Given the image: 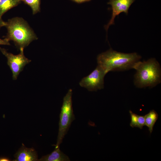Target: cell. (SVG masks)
<instances>
[{
  "label": "cell",
  "instance_id": "1",
  "mask_svg": "<svg viewBox=\"0 0 161 161\" xmlns=\"http://www.w3.org/2000/svg\"><path fill=\"white\" fill-rule=\"evenodd\" d=\"M141 57L136 52L125 53L110 49L99 54L97 57L98 65L106 74L113 71H121L133 69Z\"/></svg>",
  "mask_w": 161,
  "mask_h": 161
},
{
  "label": "cell",
  "instance_id": "2",
  "mask_svg": "<svg viewBox=\"0 0 161 161\" xmlns=\"http://www.w3.org/2000/svg\"><path fill=\"white\" fill-rule=\"evenodd\" d=\"M133 69L136 72L134 83L139 88L153 87L160 83L161 68L160 64L154 58L147 61L137 62Z\"/></svg>",
  "mask_w": 161,
  "mask_h": 161
},
{
  "label": "cell",
  "instance_id": "3",
  "mask_svg": "<svg viewBox=\"0 0 161 161\" xmlns=\"http://www.w3.org/2000/svg\"><path fill=\"white\" fill-rule=\"evenodd\" d=\"M5 26L7 30L6 38L13 41L19 49H24L38 39L27 23L21 18L15 17L9 20Z\"/></svg>",
  "mask_w": 161,
  "mask_h": 161
},
{
  "label": "cell",
  "instance_id": "4",
  "mask_svg": "<svg viewBox=\"0 0 161 161\" xmlns=\"http://www.w3.org/2000/svg\"><path fill=\"white\" fill-rule=\"evenodd\" d=\"M72 91L69 89L63 98L60 114L59 130L55 147H59L72 122L75 119L72 106Z\"/></svg>",
  "mask_w": 161,
  "mask_h": 161
},
{
  "label": "cell",
  "instance_id": "5",
  "mask_svg": "<svg viewBox=\"0 0 161 161\" xmlns=\"http://www.w3.org/2000/svg\"><path fill=\"white\" fill-rule=\"evenodd\" d=\"M24 49L23 48L20 49V53L15 55L8 52L6 49L0 47L1 52L7 58V64L12 72L14 80L17 79L19 74L23 70L24 66L31 61L24 56Z\"/></svg>",
  "mask_w": 161,
  "mask_h": 161
},
{
  "label": "cell",
  "instance_id": "6",
  "mask_svg": "<svg viewBox=\"0 0 161 161\" xmlns=\"http://www.w3.org/2000/svg\"><path fill=\"white\" fill-rule=\"evenodd\" d=\"M106 74L97 66L89 75L83 78L79 84L90 91L103 89L104 86V78Z\"/></svg>",
  "mask_w": 161,
  "mask_h": 161
},
{
  "label": "cell",
  "instance_id": "7",
  "mask_svg": "<svg viewBox=\"0 0 161 161\" xmlns=\"http://www.w3.org/2000/svg\"><path fill=\"white\" fill-rule=\"evenodd\" d=\"M135 0H109L108 4L111 6L112 14L109 22L104 26L106 31L110 26L114 24V19L117 16L122 13L128 14L129 8Z\"/></svg>",
  "mask_w": 161,
  "mask_h": 161
},
{
  "label": "cell",
  "instance_id": "8",
  "mask_svg": "<svg viewBox=\"0 0 161 161\" xmlns=\"http://www.w3.org/2000/svg\"><path fill=\"white\" fill-rule=\"evenodd\" d=\"M14 161H36L38 160L37 152L33 148H27L23 144L14 155Z\"/></svg>",
  "mask_w": 161,
  "mask_h": 161
},
{
  "label": "cell",
  "instance_id": "9",
  "mask_svg": "<svg viewBox=\"0 0 161 161\" xmlns=\"http://www.w3.org/2000/svg\"><path fill=\"white\" fill-rule=\"evenodd\" d=\"M69 157L63 153L60 147H55V150L50 154L43 156L38 161H69Z\"/></svg>",
  "mask_w": 161,
  "mask_h": 161
},
{
  "label": "cell",
  "instance_id": "10",
  "mask_svg": "<svg viewBox=\"0 0 161 161\" xmlns=\"http://www.w3.org/2000/svg\"><path fill=\"white\" fill-rule=\"evenodd\" d=\"M144 116L145 126L148 128L151 134L153 131L154 126L158 119V115L154 110H152Z\"/></svg>",
  "mask_w": 161,
  "mask_h": 161
},
{
  "label": "cell",
  "instance_id": "11",
  "mask_svg": "<svg viewBox=\"0 0 161 161\" xmlns=\"http://www.w3.org/2000/svg\"><path fill=\"white\" fill-rule=\"evenodd\" d=\"M129 112L131 117L130 126L132 127H137L142 129L145 126V116L138 115L129 110Z\"/></svg>",
  "mask_w": 161,
  "mask_h": 161
},
{
  "label": "cell",
  "instance_id": "12",
  "mask_svg": "<svg viewBox=\"0 0 161 161\" xmlns=\"http://www.w3.org/2000/svg\"><path fill=\"white\" fill-rule=\"evenodd\" d=\"M20 0H0V16L10 9L17 6Z\"/></svg>",
  "mask_w": 161,
  "mask_h": 161
},
{
  "label": "cell",
  "instance_id": "13",
  "mask_svg": "<svg viewBox=\"0 0 161 161\" xmlns=\"http://www.w3.org/2000/svg\"><path fill=\"white\" fill-rule=\"evenodd\" d=\"M28 5L31 8L32 13L35 14L40 10V0H20Z\"/></svg>",
  "mask_w": 161,
  "mask_h": 161
},
{
  "label": "cell",
  "instance_id": "14",
  "mask_svg": "<svg viewBox=\"0 0 161 161\" xmlns=\"http://www.w3.org/2000/svg\"><path fill=\"white\" fill-rule=\"evenodd\" d=\"M9 41L7 38L3 39L0 38V45H10Z\"/></svg>",
  "mask_w": 161,
  "mask_h": 161
},
{
  "label": "cell",
  "instance_id": "15",
  "mask_svg": "<svg viewBox=\"0 0 161 161\" xmlns=\"http://www.w3.org/2000/svg\"><path fill=\"white\" fill-rule=\"evenodd\" d=\"M6 25V22H5L2 19L1 17L0 16V29L3 26H5Z\"/></svg>",
  "mask_w": 161,
  "mask_h": 161
},
{
  "label": "cell",
  "instance_id": "16",
  "mask_svg": "<svg viewBox=\"0 0 161 161\" xmlns=\"http://www.w3.org/2000/svg\"><path fill=\"white\" fill-rule=\"evenodd\" d=\"M10 160L8 157H0V161H9Z\"/></svg>",
  "mask_w": 161,
  "mask_h": 161
},
{
  "label": "cell",
  "instance_id": "17",
  "mask_svg": "<svg viewBox=\"0 0 161 161\" xmlns=\"http://www.w3.org/2000/svg\"><path fill=\"white\" fill-rule=\"evenodd\" d=\"M78 3H81L86 1H89L91 0H71Z\"/></svg>",
  "mask_w": 161,
  "mask_h": 161
}]
</instances>
